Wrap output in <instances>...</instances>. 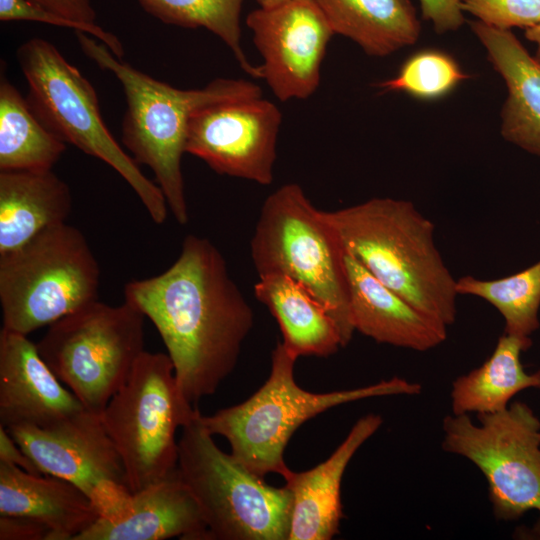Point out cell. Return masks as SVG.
<instances>
[{"mask_svg":"<svg viewBox=\"0 0 540 540\" xmlns=\"http://www.w3.org/2000/svg\"><path fill=\"white\" fill-rule=\"evenodd\" d=\"M124 301L157 329L182 394L192 405L214 394L237 365L254 313L207 238L188 235L159 275L132 280Z\"/></svg>","mask_w":540,"mask_h":540,"instance_id":"6da1fadb","label":"cell"},{"mask_svg":"<svg viewBox=\"0 0 540 540\" xmlns=\"http://www.w3.org/2000/svg\"><path fill=\"white\" fill-rule=\"evenodd\" d=\"M323 213L345 253L436 323L454 324L456 279L437 249L434 223L412 202L376 197Z\"/></svg>","mask_w":540,"mask_h":540,"instance_id":"7a4b0ae2","label":"cell"},{"mask_svg":"<svg viewBox=\"0 0 540 540\" xmlns=\"http://www.w3.org/2000/svg\"><path fill=\"white\" fill-rule=\"evenodd\" d=\"M75 33L83 53L120 81L127 102L122 142L138 165L152 170L173 216L178 223L186 224L188 209L181 163L191 115L215 101L260 97V87L243 79L219 78L202 89H178L123 62L93 36Z\"/></svg>","mask_w":540,"mask_h":540,"instance_id":"3957f363","label":"cell"},{"mask_svg":"<svg viewBox=\"0 0 540 540\" xmlns=\"http://www.w3.org/2000/svg\"><path fill=\"white\" fill-rule=\"evenodd\" d=\"M298 358L277 342L271 355L267 380L248 399L218 410L201 420L213 435L224 437L230 454L253 473L264 477L289 471L284 460L287 444L295 431L317 415L362 399L421 393L419 383L392 377L349 390L315 393L301 388L294 377Z\"/></svg>","mask_w":540,"mask_h":540,"instance_id":"277c9868","label":"cell"},{"mask_svg":"<svg viewBox=\"0 0 540 540\" xmlns=\"http://www.w3.org/2000/svg\"><path fill=\"white\" fill-rule=\"evenodd\" d=\"M258 276L283 275L306 288L337 324L343 347L352 324L344 250L323 211L302 187L287 183L264 201L250 242Z\"/></svg>","mask_w":540,"mask_h":540,"instance_id":"5b68a950","label":"cell"},{"mask_svg":"<svg viewBox=\"0 0 540 540\" xmlns=\"http://www.w3.org/2000/svg\"><path fill=\"white\" fill-rule=\"evenodd\" d=\"M200 411L181 428L177 469L211 540H288L292 495L222 451Z\"/></svg>","mask_w":540,"mask_h":540,"instance_id":"8992f818","label":"cell"},{"mask_svg":"<svg viewBox=\"0 0 540 540\" xmlns=\"http://www.w3.org/2000/svg\"><path fill=\"white\" fill-rule=\"evenodd\" d=\"M17 59L28 83L26 99L41 123L63 142L111 166L135 191L151 219L164 223L168 204L161 189L111 135L87 78L42 38L20 45Z\"/></svg>","mask_w":540,"mask_h":540,"instance_id":"52a82bcc","label":"cell"},{"mask_svg":"<svg viewBox=\"0 0 540 540\" xmlns=\"http://www.w3.org/2000/svg\"><path fill=\"white\" fill-rule=\"evenodd\" d=\"M100 267L84 234L62 223L0 255L2 328L23 335L98 300Z\"/></svg>","mask_w":540,"mask_h":540,"instance_id":"ba28073f","label":"cell"},{"mask_svg":"<svg viewBox=\"0 0 540 540\" xmlns=\"http://www.w3.org/2000/svg\"><path fill=\"white\" fill-rule=\"evenodd\" d=\"M198 411L182 394L168 354L144 350L100 414L131 493L177 468L176 432Z\"/></svg>","mask_w":540,"mask_h":540,"instance_id":"9c48e42d","label":"cell"},{"mask_svg":"<svg viewBox=\"0 0 540 540\" xmlns=\"http://www.w3.org/2000/svg\"><path fill=\"white\" fill-rule=\"evenodd\" d=\"M145 318L126 301L97 300L49 325L36 346L82 405L101 414L144 351Z\"/></svg>","mask_w":540,"mask_h":540,"instance_id":"30bf717a","label":"cell"},{"mask_svg":"<svg viewBox=\"0 0 540 540\" xmlns=\"http://www.w3.org/2000/svg\"><path fill=\"white\" fill-rule=\"evenodd\" d=\"M447 415L442 421L444 451L465 457L484 475L497 520L513 521L540 512V420L523 402L477 414Z\"/></svg>","mask_w":540,"mask_h":540,"instance_id":"8fae6325","label":"cell"},{"mask_svg":"<svg viewBox=\"0 0 540 540\" xmlns=\"http://www.w3.org/2000/svg\"><path fill=\"white\" fill-rule=\"evenodd\" d=\"M6 429L42 474L75 484L94 501L101 516L115 513L131 494L100 414L84 409L46 427Z\"/></svg>","mask_w":540,"mask_h":540,"instance_id":"7c38bea8","label":"cell"},{"mask_svg":"<svg viewBox=\"0 0 540 540\" xmlns=\"http://www.w3.org/2000/svg\"><path fill=\"white\" fill-rule=\"evenodd\" d=\"M281 120L277 106L262 96L209 103L190 117L186 153L220 175L269 185Z\"/></svg>","mask_w":540,"mask_h":540,"instance_id":"4fadbf2b","label":"cell"},{"mask_svg":"<svg viewBox=\"0 0 540 540\" xmlns=\"http://www.w3.org/2000/svg\"><path fill=\"white\" fill-rule=\"evenodd\" d=\"M246 24L263 58L261 78L280 101L306 99L318 88L334 32L314 0H288L251 11Z\"/></svg>","mask_w":540,"mask_h":540,"instance_id":"5bb4252c","label":"cell"},{"mask_svg":"<svg viewBox=\"0 0 540 540\" xmlns=\"http://www.w3.org/2000/svg\"><path fill=\"white\" fill-rule=\"evenodd\" d=\"M86 409L27 335L0 331V425L46 427Z\"/></svg>","mask_w":540,"mask_h":540,"instance_id":"9a60e30c","label":"cell"},{"mask_svg":"<svg viewBox=\"0 0 540 540\" xmlns=\"http://www.w3.org/2000/svg\"><path fill=\"white\" fill-rule=\"evenodd\" d=\"M211 540L198 505L178 469L131 493L110 516H101L75 540Z\"/></svg>","mask_w":540,"mask_h":540,"instance_id":"2e32d148","label":"cell"},{"mask_svg":"<svg viewBox=\"0 0 540 540\" xmlns=\"http://www.w3.org/2000/svg\"><path fill=\"white\" fill-rule=\"evenodd\" d=\"M382 423L381 415H364L325 461L302 472L289 469L283 476L292 495L288 540H330L339 533L344 472L354 454Z\"/></svg>","mask_w":540,"mask_h":540,"instance_id":"e0dca14e","label":"cell"},{"mask_svg":"<svg viewBox=\"0 0 540 540\" xmlns=\"http://www.w3.org/2000/svg\"><path fill=\"white\" fill-rule=\"evenodd\" d=\"M344 264L355 331L378 343L418 352L431 350L446 340L447 328L381 283L345 252Z\"/></svg>","mask_w":540,"mask_h":540,"instance_id":"ac0fdd59","label":"cell"},{"mask_svg":"<svg viewBox=\"0 0 540 540\" xmlns=\"http://www.w3.org/2000/svg\"><path fill=\"white\" fill-rule=\"evenodd\" d=\"M470 28L507 87L508 95L501 110L502 137L540 157V61L510 30L481 21H471Z\"/></svg>","mask_w":540,"mask_h":540,"instance_id":"d6986e66","label":"cell"},{"mask_svg":"<svg viewBox=\"0 0 540 540\" xmlns=\"http://www.w3.org/2000/svg\"><path fill=\"white\" fill-rule=\"evenodd\" d=\"M24 516L48 525L54 540H75L101 512L75 484L52 475H34L0 462V516Z\"/></svg>","mask_w":540,"mask_h":540,"instance_id":"ffe728a7","label":"cell"},{"mask_svg":"<svg viewBox=\"0 0 540 540\" xmlns=\"http://www.w3.org/2000/svg\"><path fill=\"white\" fill-rule=\"evenodd\" d=\"M71 210L70 188L52 170L0 171V255L65 223Z\"/></svg>","mask_w":540,"mask_h":540,"instance_id":"44dd1931","label":"cell"},{"mask_svg":"<svg viewBox=\"0 0 540 540\" xmlns=\"http://www.w3.org/2000/svg\"><path fill=\"white\" fill-rule=\"evenodd\" d=\"M254 294L275 317L282 343L297 358L327 357L343 347L339 328L326 307L291 278L260 276Z\"/></svg>","mask_w":540,"mask_h":540,"instance_id":"7402d4cb","label":"cell"},{"mask_svg":"<svg viewBox=\"0 0 540 540\" xmlns=\"http://www.w3.org/2000/svg\"><path fill=\"white\" fill-rule=\"evenodd\" d=\"M334 34L351 39L376 57L413 45L420 22L410 0H314Z\"/></svg>","mask_w":540,"mask_h":540,"instance_id":"603a6c76","label":"cell"},{"mask_svg":"<svg viewBox=\"0 0 540 540\" xmlns=\"http://www.w3.org/2000/svg\"><path fill=\"white\" fill-rule=\"evenodd\" d=\"M531 345V338L503 333L482 365L452 382V414L498 412L507 408L517 393L528 388L540 389V370L527 373L521 363L522 352Z\"/></svg>","mask_w":540,"mask_h":540,"instance_id":"cb8c5ba5","label":"cell"},{"mask_svg":"<svg viewBox=\"0 0 540 540\" xmlns=\"http://www.w3.org/2000/svg\"><path fill=\"white\" fill-rule=\"evenodd\" d=\"M66 143L47 129L27 99L0 77V171L52 170Z\"/></svg>","mask_w":540,"mask_h":540,"instance_id":"d4e9b609","label":"cell"},{"mask_svg":"<svg viewBox=\"0 0 540 540\" xmlns=\"http://www.w3.org/2000/svg\"><path fill=\"white\" fill-rule=\"evenodd\" d=\"M458 295L481 298L504 319V333L520 338L540 327V260L515 274L492 280L465 275L456 279Z\"/></svg>","mask_w":540,"mask_h":540,"instance_id":"484cf974","label":"cell"},{"mask_svg":"<svg viewBox=\"0 0 540 540\" xmlns=\"http://www.w3.org/2000/svg\"><path fill=\"white\" fill-rule=\"evenodd\" d=\"M137 1L146 12L164 23L209 30L230 48L247 74L261 78L260 67L249 62L241 47L240 14L244 0Z\"/></svg>","mask_w":540,"mask_h":540,"instance_id":"4316f807","label":"cell"},{"mask_svg":"<svg viewBox=\"0 0 540 540\" xmlns=\"http://www.w3.org/2000/svg\"><path fill=\"white\" fill-rule=\"evenodd\" d=\"M469 78L451 54L428 48L410 55L393 78L376 86L384 92H401L421 101H434L449 95Z\"/></svg>","mask_w":540,"mask_h":540,"instance_id":"83f0119b","label":"cell"},{"mask_svg":"<svg viewBox=\"0 0 540 540\" xmlns=\"http://www.w3.org/2000/svg\"><path fill=\"white\" fill-rule=\"evenodd\" d=\"M0 20L36 21L81 31L104 43L112 53L122 59L124 47L119 38L99 25L81 23L54 13L30 0H0Z\"/></svg>","mask_w":540,"mask_h":540,"instance_id":"f1b7e54d","label":"cell"},{"mask_svg":"<svg viewBox=\"0 0 540 540\" xmlns=\"http://www.w3.org/2000/svg\"><path fill=\"white\" fill-rule=\"evenodd\" d=\"M463 11L503 30L530 28L540 22V0H461Z\"/></svg>","mask_w":540,"mask_h":540,"instance_id":"f546056e","label":"cell"},{"mask_svg":"<svg viewBox=\"0 0 540 540\" xmlns=\"http://www.w3.org/2000/svg\"><path fill=\"white\" fill-rule=\"evenodd\" d=\"M422 17L438 34L457 30L464 23L461 0H420Z\"/></svg>","mask_w":540,"mask_h":540,"instance_id":"4dcf8cb0","label":"cell"},{"mask_svg":"<svg viewBox=\"0 0 540 540\" xmlns=\"http://www.w3.org/2000/svg\"><path fill=\"white\" fill-rule=\"evenodd\" d=\"M0 540H54L45 523L24 516H0Z\"/></svg>","mask_w":540,"mask_h":540,"instance_id":"1f68e13d","label":"cell"},{"mask_svg":"<svg viewBox=\"0 0 540 540\" xmlns=\"http://www.w3.org/2000/svg\"><path fill=\"white\" fill-rule=\"evenodd\" d=\"M71 20L95 24L96 12L91 0H30Z\"/></svg>","mask_w":540,"mask_h":540,"instance_id":"d6a6232c","label":"cell"},{"mask_svg":"<svg viewBox=\"0 0 540 540\" xmlns=\"http://www.w3.org/2000/svg\"><path fill=\"white\" fill-rule=\"evenodd\" d=\"M0 462L17 466L34 475H44L2 425H0Z\"/></svg>","mask_w":540,"mask_h":540,"instance_id":"836d02e7","label":"cell"},{"mask_svg":"<svg viewBox=\"0 0 540 540\" xmlns=\"http://www.w3.org/2000/svg\"><path fill=\"white\" fill-rule=\"evenodd\" d=\"M525 37L536 44L535 58L540 61V22L530 28L525 29Z\"/></svg>","mask_w":540,"mask_h":540,"instance_id":"e575fe53","label":"cell"},{"mask_svg":"<svg viewBox=\"0 0 540 540\" xmlns=\"http://www.w3.org/2000/svg\"><path fill=\"white\" fill-rule=\"evenodd\" d=\"M260 7H273L288 0H256Z\"/></svg>","mask_w":540,"mask_h":540,"instance_id":"d590c367","label":"cell"},{"mask_svg":"<svg viewBox=\"0 0 540 540\" xmlns=\"http://www.w3.org/2000/svg\"><path fill=\"white\" fill-rule=\"evenodd\" d=\"M531 536H534L533 538L540 539V519L531 529Z\"/></svg>","mask_w":540,"mask_h":540,"instance_id":"8d00e7d4","label":"cell"}]
</instances>
